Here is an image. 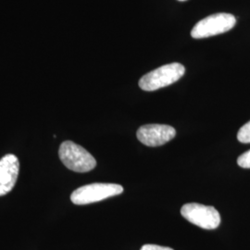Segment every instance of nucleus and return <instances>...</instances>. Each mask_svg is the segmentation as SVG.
Listing matches in <instances>:
<instances>
[{"mask_svg":"<svg viewBox=\"0 0 250 250\" xmlns=\"http://www.w3.org/2000/svg\"><path fill=\"white\" fill-rule=\"evenodd\" d=\"M181 214L189 223L205 230H214L221 224L219 211L211 206L188 203L182 207Z\"/></svg>","mask_w":250,"mask_h":250,"instance_id":"obj_5","label":"nucleus"},{"mask_svg":"<svg viewBox=\"0 0 250 250\" xmlns=\"http://www.w3.org/2000/svg\"><path fill=\"white\" fill-rule=\"evenodd\" d=\"M179 1H187V0H179Z\"/></svg>","mask_w":250,"mask_h":250,"instance_id":"obj_11","label":"nucleus"},{"mask_svg":"<svg viewBox=\"0 0 250 250\" xmlns=\"http://www.w3.org/2000/svg\"><path fill=\"white\" fill-rule=\"evenodd\" d=\"M175 135V129L165 125H143L136 132L137 139L144 145L152 147L168 143Z\"/></svg>","mask_w":250,"mask_h":250,"instance_id":"obj_6","label":"nucleus"},{"mask_svg":"<svg viewBox=\"0 0 250 250\" xmlns=\"http://www.w3.org/2000/svg\"><path fill=\"white\" fill-rule=\"evenodd\" d=\"M236 23L235 17L229 13H215L199 21L191 31L195 39L208 38L226 33Z\"/></svg>","mask_w":250,"mask_h":250,"instance_id":"obj_4","label":"nucleus"},{"mask_svg":"<svg viewBox=\"0 0 250 250\" xmlns=\"http://www.w3.org/2000/svg\"><path fill=\"white\" fill-rule=\"evenodd\" d=\"M237 163L242 168L250 169V150L245 152L240 157H238Z\"/></svg>","mask_w":250,"mask_h":250,"instance_id":"obj_9","label":"nucleus"},{"mask_svg":"<svg viewBox=\"0 0 250 250\" xmlns=\"http://www.w3.org/2000/svg\"><path fill=\"white\" fill-rule=\"evenodd\" d=\"M186 68L181 63L166 64L145 74L139 80V87L149 92L161 89L177 82L184 76Z\"/></svg>","mask_w":250,"mask_h":250,"instance_id":"obj_1","label":"nucleus"},{"mask_svg":"<svg viewBox=\"0 0 250 250\" xmlns=\"http://www.w3.org/2000/svg\"><path fill=\"white\" fill-rule=\"evenodd\" d=\"M59 156L63 164L75 172H87L97 166V161L89 152L72 141L61 145Z\"/></svg>","mask_w":250,"mask_h":250,"instance_id":"obj_2","label":"nucleus"},{"mask_svg":"<svg viewBox=\"0 0 250 250\" xmlns=\"http://www.w3.org/2000/svg\"><path fill=\"white\" fill-rule=\"evenodd\" d=\"M237 139L241 143H250V121L240 128L237 133Z\"/></svg>","mask_w":250,"mask_h":250,"instance_id":"obj_8","label":"nucleus"},{"mask_svg":"<svg viewBox=\"0 0 250 250\" xmlns=\"http://www.w3.org/2000/svg\"><path fill=\"white\" fill-rule=\"evenodd\" d=\"M140 250H173L170 248H167V247H161V246H158V245H151V244H146L144 245L143 247L141 248Z\"/></svg>","mask_w":250,"mask_h":250,"instance_id":"obj_10","label":"nucleus"},{"mask_svg":"<svg viewBox=\"0 0 250 250\" xmlns=\"http://www.w3.org/2000/svg\"><path fill=\"white\" fill-rule=\"evenodd\" d=\"M20 162L15 155L8 154L0 160V197L9 193L18 179Z\"/></svg>","mask_w":250,"mask_h":250,"instance_id":"obj_7","label":"nucleus"},{"mask_svg":"<svg viewBox=\"0 0 250 250\" xmlns=\"http://www.w3.org/2000/svg\"><path fill=\"white\" fill-rule=\"evenodd\" d=\"M124 192V188L117 184L95 183L86 185L72 192L71 200L75 205H87L115 197Z\"/></svg>","mask_w":250,"mask_h":250,"instance_id":"obj_3","label":"nucleus"}]
</instances>
